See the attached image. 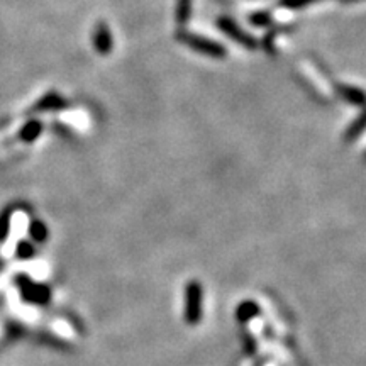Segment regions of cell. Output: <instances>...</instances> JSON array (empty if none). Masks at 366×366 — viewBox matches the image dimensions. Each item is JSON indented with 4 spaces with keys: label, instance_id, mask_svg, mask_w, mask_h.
<instances>
[]
</instances>
